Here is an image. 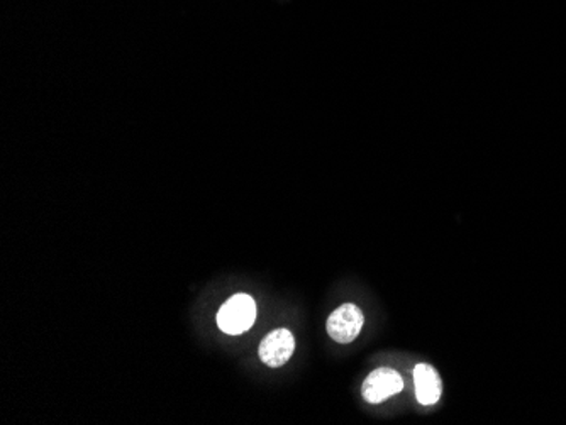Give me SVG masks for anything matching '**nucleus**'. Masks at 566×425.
<instances>
[{
	"label": "nucleus",
	"instance_id": "obj_3",
	"mask_svg": "<svg viewBox=\"0 0 566 425\" xmlns=\"http://www.w3.org/2000/svg\"><path fill=\"white\" fill-rule=\"evenodd\" d=\"M402 376L396 370H392V368H377L368 374L361 393H364V399L367 400L368 404H381L390 396L402 392Z\"/></svg>",
	"mask_w": 566,
	"mask_h": 425
},
{
	"label": "nucleus",
	"instance_id": "obj_1",
	"mask_svg": "<svg viewBox=\"0 0 566 425\" xmlns=\"http://www.w3.org/2000/svg\"><path fill=\"white\" fill-rule=\"evenodd\" d=\"M256 319V304L247 294L229 298L218 314V326L226 334L238 336L247 332Z\"/></svg>",
	"mask_w": 566,
	"mask_h": 425
},
{
	"label": "nucleus",
	"instance_id": "obj_4",
	"mask_svg": "<svg viewBox=\"0 0 566 425\" xmlns=\"http://www.w3.org/2000/svg\"><path fill=\"white\" fill-rule=\"evenodd\" d=\"M295 339L287 329H276L265 336L260 344V358L270 368H280L294 354Z\"/></svg>",
	"mask_w": 566,
	"mask_h": 425
},
{
	"label": "nucleus",
	"instance_id": "obj_2",
	"mask_svg": "<svg viewBox=\"0 0 566 425\" xmlns=\"http://www.w3.org/2000/svg\"><path fill=\"white\" fill-rule=\"evenodd\" d=\"M364 312L358 307L353 304H343L327 319V334L339 344H349L358 338L359 332L364 329Z\"/></svg>",
	"mask_w": 566,
	"mask_h": 425
},
{
	"label": "nucleus",
	"instance_id": "obj_5",
	"mask_svg": "<svg viewBox=\"0 0 566 425\" xmlns=\"http://www.w3.org/2000/svg\"><path fill=\"white\" fill-rule=\"evenodd\" d=\"M416 396L419 404L434 405L441 399V379L434 368L429 364H418L415 368Z\"/></svg>",
	"mask_w": 566,
	"mask_h": 425
}]
</instances>
